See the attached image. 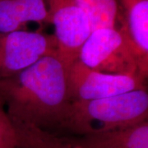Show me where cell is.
<instances>
[{
	"label": "cell",
	"instance_id": "obj_1",
	"mask_svg": "<svg viewBox=\"0 0 148 148\" xmlns=\"http://www.w3.org/2000/svg\"><path fill=\"white\" fill-rule=\"evenodd\" d=\"M0 97L18 148H69L66 138L57 135L71 101L68 68L58 55L0 78Z\"/></svg>",
	"mask_w": 148,
	"mask_h": 148
},
{
	"label": "cell",
	"instance_id": "obj_2",
	"mask_svg": "<svg viewBox=\"0 0 148 148\" xmlns=\"http://www.w3.org/2000/svg\"><path fill=\"white\" fill-rule=\"evenodd\" d=\"M148 120L147 88L92 101H71L57 134H85L131 127Z\"/></svg>",
	"mask_w": 148,
	"mask_h": 148
},
{
	"label": "cell",
	"instance_id": "obj_3",
	"mask_svg": "<svg viewBox=\"0 0 148 148\" xmlns=\"http://www.w3.org/2000/svg\"><path fill=\"white\" fill-rule=\"evenodd\" d=\"M77 59L101 73L147 77L148 63L139 55L123 21L120 28H102L91 32Z\"/></svg>",
	"mask_w": 148,
	"mask_h": 148
},
{
	"label": "cell",
	"instance_id": "obj_4",
	"mask_svg": "<svg viewBox=\"0 0 148 148\" xmlns=\"http://www.w3.org/2000/svg\"><path fill=\"white\" fill-rule=\"evenodd\" d=\"M52 55H58L53 35L26 30L0 33V78L13 76Z\"/></svg>",
	"mask_w": 148,
	"mask_h": 148
},
{
	"label": "cell",
	"instance_id": "obj_5",
	"mask_svg": "<svg viewBox=\"0 0 148 148\" xmlns=\"http://www.w3.org/2000/svg\"><path fill=\"white\" fill-rule=\"evenodd\" d=\"M140 76L105 73L89 69L77 59L68 69L70 101H92L147 88Z\"/></svg>",
	"mask_w": 148,
	"mask_h": 148
},
{
	"label": "cell",
	"instance_id": "obj_6",
	"mask_svg": "<svg viewBox=\"0 0 148 148\" xmlns=\"http://www.w3.org/2000/svg\"><path fill=\"white\" fill-rule=\"evenodd\" d=\"M47 3L48 22L54 27L58 56L69 69L92 32L90 21L75 0H47Z\"/></svg>",
	"mask_w": 148,
	"mask_h": 148
},
{
	"label": "cell",
	"instance_id": "obj_7",
	"mask_svg": "<svg viewBox=\"0 0 148 148\" xmlns=\"http://www.w3.org/2000/svg\"><path fill=\"white\" fill-rule=\"evenodd\" d=\"M73 138L76 148H148V120L131 127Z\"/></svg>",
	"mask_w": 148,
	"mask_h": 148
},
{
	"label": "cell",
	"instance_id": "obj_8",
	"mask_svg": "<svg viewBox=\"0 0 148 148\" xmlns=\"http://www.w3.org/2000/svg\"><path fill=\"white\" fill-rule=\"evenodd\" d=\"M48 22L45 0H0V33L24 30L30 22Z\"/></svg>",
	"mask_w": 148,
	"mask_h": 148
},
{
	"label": "cell",
	"instance_id": "obj_9",
	"mask_svg": "<svg viewBox=\"0 0 148 148\" xmlns=\"http://www.w3.org/2000/svg\"><path fill=\"white\" fill-rule=\"evenodd\" d=\"M123 21L139 55L148 63V0H119Z\"/></svg>",
	"mask_w": 148,
	"mask_h": 148
},
{
	"label": "cell",
	"instance_id": "obj_10",
	"mask_svg": "<svg viewBox=\"0 0 148 148\" xmlns=\"http://www.w3.org/2000/svg\"><path fill=\"white\" fill-rule=\"evenodd\" d=\"M84 11L92 32L97 29L115 27L119 8L116 0H75Z\"/></svg>",
	"mask_w": 148,
	"mask_h": 148
},
{
	"label": "cell",
	"instance_id": "obj_11",
	"mask_svg": "<svg viewBox=\"0 0 148 148\" xmlns=\"http://www.w3.org/2000/svg\"><path fill=\"white\" fill-rule=\"evenodd\" d=\"M0 148H18L15 130L6 113L4 103L0 97Z\"/></svg>",
	"mask_w": 148,
	"mask_h": 148
}]
</instances>
